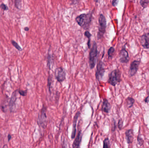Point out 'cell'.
Wrapping results in <instances>:
<instances>
[{
    "label": "cell",
    "mask_w": 149,
    "mask_h": 148,
    "mask_svg": "<svg viewBox=\"0 0 149 148\" xmlns=\"http://www.w3.org/2000/svg\"><path fill=\"white\" fill-rule=\"evenodd\" d=\"M92 19V14H83L78 16L76 21L79 26L84 29H89Z\"/></svg>",
    "instance_id": "cell-1"
},
{
    "label": "cell",
    "mask_w": 149,
    "mask_h": 148,
    "mask_svg": "<svg viewBox=\"0 0 149 148\" xmlns=\"http://www.w3.org/2000/svg\"><path fill=\"white\" fill-rule=\"evenodd\" d=\"M98 54V51L97 44L94 41L93 47L91 48L89 55V67L91 69H93L95 67L97 58Z\"/></svg>",
    "instance_id": "cell-2"
},
{
    "label": "cell",
    "mask_w": 149,
    "mask_h": 148,
    "mask_svg": "<svg viewBox=\"0 0 149 148\" xmlns=\"http://www.w3.org/2000/svg\"><path fill=\"white\" fill-rule=\"evenodd\" d=\"M121 72L118 69L112 71L109 75V83L112 86H116L121 81Z\"/></svg>",
    "instance_id": "cell-3"
},
{
    "label": "cell",
    "mask_w": 149,
    "mask_h": 148,
    "mask_svg": "<svg viewBox=\"0 0 149 148\" xmlns=\"http://www.w3.org/2000/svg\"><path fill=\"white\" fill-rule=\"evenodd\" d=\"M99 31L97 34V37L98 39H101L104 34L106 32V18L102 14H100L99 17Z\"/></svg>",
    "instance_id": "cell-4"
},
{
    "label": "cell",
    "mask_w": 149,
    "mask_h": 148,
    "mask_svg": "<svg viewBox=\"0 0 149 148\" xmlns=\"http://www.w3.org/2000/svg\"><path fill=\"white\" fill-rule=\"evenodd\" d=\"M47 116L46 115V107L45 106H43V107L39 114V117L38 119V123L39 126L43 128H45L46 127Z\"/></svg>",
    "instance_id": "cell-5"
},
{
    "label": "cell",
    "mask_w": 149,
    "mask_h": 148,
    "mask_svg": "<svg viewBox=\"0 0 149 148\" xmlns=\"http://www.w3.org/2000/svg\"><path fill=\"white\" fill-rule=\"evenodd\" d=\"M55 76L57 80L59 82H63L65 80L66 77V73L63 67H59L55 71Z\"/></svg>",
    "instance_id": "cell-6"
},
{
    "label": "cell",
    "mask_w": 149,
    "mask_h": 148,
    "mask_svg": "<svg viewBox=\"0 0 149 148\" xmlns=\"http://www.w3.org/2000/svg\"><path fill=\"white\" fill-rule=\"evenodd\" d=\"M96 68V71L95 74V77L99 81L102 79L105 71L103 63L101 61H100L98 63Z\"/></svg>",
    "instance_id": "cell-7"
},
{
    "label": "cell",
    "mask_w": 149,
    "mask_h": 148,
    "mask_svg": "<svg viewBox=\"0 0 149 148\" xmlns=\"http://www.w3.org/2000/svg\"><path fill=\"white\" fill-rule=\"evenodd\" d=\"M130 58L127 51L125 49H123L119 53V61L121 63H127L129 61Z\"/></svg>",
    "instance_id": "cell-8"
},
{
    "label": "cell",
    "mask_w": 149,
    "mask_h": 148,
    "mask_svg": "<svg viewBox=\"0 0 149 148\" xmlns=\"http://www.w3.org/2000/svg\"><path fill=\"white\" fill-rule=\"evenodd\" d=\"M140 63V61L137 60H134L131 63L129 70V73L130 76H133L136 73L138 69Z\"/></svg>",
    "instance_id": "cell-9"
},
{
    "label": "cell",
    "mask_w": 149,
    "mask_h": 148,
    "mask_svg": "<svg viewBox=\"0 0 149 148\" xmlns=\"http://www.w3.org/2000/svg\"><path fill=\"white\" fill-rule=\"evenodd\" d=\"M141 43L145 49H149V33L143 35L141 37Z\"/></svg>",
    "instance_id": "cell-10"
},
{
    "label": "cell",
    "mask_w": 149,
    "mask_h": 148,
    "mask_svg": "<svg viewBox=\"0 0 149 148\" xmlns=\"http://www.w3.org/2000/svg\"><path fill=\"white\" fill-rule=\"evenodd\" d=\"M80 113L78 112L76 114L75 116L74 117L73 122V129L71 133V138L72 139H73L76 136V123L78 120V118L80 116Z\"/></svg>",
    "instance_id": "cell-11"
},
{
    "label": "cell",
    "mask_w": 149,
    "mask_h": 148,
    "mask_svg": "<svg viewBox=\"0 0 149 148\" xmlns=\"http://www.w3.org/2000/svg\"><path fill=\"white\" fill-rule=\"evenodd\" d=\"M111 109V105L107 99H104L102 106V110L105 113H108Z\"/></svg>",
    "instance_id": "cell-12"
},
{
    "label": "cell",
    "mask_w": 149,
    "mask_h": 148,
    "mask_svg": "<svg viewBox=\"0 0 149 148\" xmlns=\"http://www.w3.org/2000/svg\"><path fill=\"white\" fill-rule=\"evenodd\" d=\"M82 139V132L80 131L78 132V135L76 138L73 143L72 144V147L73 148L79 147Z\"/></svg>",
    "instance_id": "cell-13"
},
{
    "label": "cell",
    "mask_w": 149,
    "mask_h": 148,
    "mask_svg": "<svg viewBox=\"0 0 149 148\" xmlns=\"http://www.w3.org/2000/svg\"><path fill=\"white\" fill-rule=\"evenodd\" d=\"M125 138L128 144L132 143L133 140V133L132 129H129L126 131Z\"/></svg>",
    "instance_id": "cell-14"
},
{
    "label": "cell",
    "mask_w": 149,
    "mask_h": 148,
    "mask_svg": "<svg viewBox=\"0 0 149 148\" xmlns=\"http://www.w3.org/2000/svg\"><path fill=\"white\" fill-rule=\"evenodd\" d=\"M16 100V91L13 92L12 96L11 97L10 101L9 103V108L10 111L12 112L14 110V107L15 106V101Z\"/></svg>",
    "instance_id": "cell-15"
},
{
    "label": "cell",
    "mask_w": 149,
    "mask_h": 148,
    "mask_svg": "<svg viewBox=\"0 0 149 148\" xmlns=\"http://www.w3.org/2000/svg\"><path fill=\"white\" fill-rule=\"evenodd\" d=\"M135 100L132 97H128L126 100V103L128 108L132 107L134 104Z\"/></svg>",
    "instance_id": "cell-16"
},
{
    "label": "cell",
    "mask_w": 149,
    "mask_h": 148,
    "mask_svg": "<svg viewBox=\"0 0 149 148\" xmlns=\"http://www.w3.org/2000/svg\"><path fill=\"white\" fill-rule=\"evenodd\" d=\"M110 147V141L108 138H106L103 141V148H109Z\"/></svg>",
    "instance_id": "cell-17"
},
{
    "label": "cell",
    "mask_w": 149,
    "mask_h": 148,
    "mask_svg": "<svg viewBox=\"0 0 149 148\" xmlns=\"http://www.w3.org/2000/svg\"><path fill=\"white\" fill-rule=\"evenodd\" d=\"M115 52V49L113 47H111L108 50V55L109 58H112Z\"/></svg>",
    "instance_id": "cell-18"
},
{
    "label": "cell",
    "mask_w": 149,
    "mask_h": 148,
    "mask_svg": "<svg viewBox=\"0 0 149 148\" xmlns=\"http://www.w3.org/2000/svg\"><path fill=\"white\" fill-rule=\"evenodd\" d=\"M149 0H140V4L141 6L145 8L148 6L149 4Z\"/></svg>",
    "instance_id": "cell-19"
},
{
    "label": "cell",
    "mask_w": 149,
    "mask_h": 148,
    "mask_svg": "<svg viewBox=\"0 0 149 148\" xmlns=\"http://www.w3.org/2000/svg\"><path fill=\"white\" fill-rule=\"evenodd\" d=\"M22 2V0H15V6L17 9H21Z\"/></svg>",
    "instance_id": "cell-20"
},
{
    "label": "cell",
    "mask_w": 149,
    "mask_h": 148,
    "mask_svg": "<svg viewBox=\"0 0 149 148\" xmlns=\"http://www.w3.org/2000/svg\"><path fill=\"white\" fill-rule=\"evenodd\" d=\"M11 43L13 45V46L15 47L16 49H17L19 51H22V49L19 45L17 43H16L15 41H11Z\"/></svg>",
    "instance_id": "cell-21"
},
{
    "label": "cell",
    "mask_w": 149,
    "mask_h": 148,
    "mask_svg": "<svg viewBox=\"0 0 149 148\" xmlns=\"http://www.w3.org/2000/svg\"><path fill=\"white\" fill-rule=\"evenodd\" d=\"M51 63H52V57L51 55L50 54H48V57H47V66L49 68V69H51Z\"/></svg>",
    "instance_id": "cell-22"
},
{
    "label": "cell",
    "mask_w": 149,
    "mask_h": 148,
    "mask_svg": "<svg viewBox=\"0 0 149 148\" xmlns=\"http://www.w3.org/2000/svg\"><path fill=\"white\" fill-rule=\"evenodd\" d=\"M52 79L51 76H49L48 79V87L50 93L51 92L52 87Z\"/></svg>",
    "instance_id": "cell-23"
},
{
    "label": "cell",
    "mask_w": 149,
    "mask_h": 148,
    "mask_svg": "<svg viewBox=\"0 0 149 148\" xmlns=\"http://www.w3.org/2000/svg\"><path fill=\"white\" fill-rule=\"evenodd\" d=\"M123 121L122 120H119L118 122V127L119 128V129H121L123 128Z\"/></svg>",
    "instance_id": "cell-24"
},
{
    "label": "cell",
    "mask_w": 149,
    "mask_h": 148,
    "mask_svg": "<svg viewBox=\"0 0 149 148\" xmlns=\"http://www.w3.org/2000/svg\"><path fill=\"white\" fill-rule=\"evenodd\" d=\"M0 8L3 10V11H7L8 10V7L6 5L4 4H2L0 5Z\"/></svg>",
    "instance_id": "cell-25"
},
{
    "label": "cell",
    "mask_w": 149,
    "mask_h": 148,
    "mask_svg": "<svg viewBox=\"0 0 149 148\" xmlns=\"http://www.w3.org/2000/svg\"><path fill=\"white\" fill-rule=\"evenodd\" d=\"M85 36H86V37H87L89 40H90V37H91V36H92V35H91V34L89 33V31H86L85 32Z\"/></svg>",
    "instance_id": "cell-26"
},
{
    "label": "cell",
    "mask_w": 149,
    "mask_h": 148,
    "mask_svg": "<svg viewBox=\"0 0 149 148\" xmlns=\"http://www.w3.org/2000/svg\"><path fill=\"white\" fill-rule=\"evenodd\" d=\"M18 92L20 94L22 95V96H25L27 94V90H19Z\"/></svg>",
    "instance_id": "cell-27"
},
{
    "label": "cell",
    "mask_w": 149,
    "mask_h": 148,
    "mask_svg": "<svg viewBox=\"0 0 149 148\" xmlns=\"http://www.w3.org/2000/svg\"><path fill=\"white\" fill-rule=\"evenodd\" d=\"M119 0H112V5L113 6L116 7L119 3Z\"/></svg>",
    "instance_id": "cell-28"
},
{
    "label": "cell",
    "mask_w": 149,
    "mask_h": 148,
    "mask_svg": "<svg viewBox=\"0 0 149 148\" xmlns=\"http://www.w3.org/2000/svg\"><path fill=\"white\" fill-rule=\"evenodd\" d=\"M138 142L139 144L140 145V146H142L143 145V140L140 138V137H139L138 136Z\"/></svg>",
    "instance_id": "cell-29"
},
{
    "label": "cell",
    "mask_w": 149,
    "mask_h": 148,
    "mask_svg": "<svg viewBox=\"0 0 149 148\" xmlns=\"http://www.w3.org/2000/svg\"><path fill=\"white\" fill-rule=\"evenodd\" d=\"M113 126L112 127V131H115L116 129V121L114 120L113 121Z\"/></svg>",
    "instance_id": "cell-30"
},
{
    "label": "cell",
    "mask_w": 149,
    "mask_h": 148,
    "mask_svg": "<svg viewBox=\"0 0 149 148\" xmlns=\"http://www.w3.org/2000/svg\"><path fill=\"white\" fill-rule=\"evenodd\" d=\"M145 102L147 103H148L149 102V96L147 97L145 99Z\"/></svg>",
    "instance_id": "cell-31"
},
{
    "label": "cell",
    "mask_w": 149,
    "mask_h": 148,
    "mask_svg": "<svg viewBox=\"0 0 149 148\" xmlns=\"http://www.w3.org/2000/svg\"><path fill=\"white\" fill-rule=\"evenodd\" d=\"M24 30L26 31H28L29 30V28H28V27H25V28H24Z\"/></svg>",
    "instance_id": "cell-32"
},
{
    "label": "cell",
    "mask_w": 149,
    "mask_h": 148,
    "mask_svg": "<svg viewBox=\"0 0 149 148\" xmlns=\"http://www.w3.org/2000/svg\"><path fill=\"white\" fill-rule=\"evenodd\" d=\"M11 135L9 134L8 135V141H10L11 140Z\"/></svg>",
    "instance_id": "cell-33"
},
{
    "label": "cell",
    "mask_w": 149,
    "mask_h": 148,
    "mask_svg": "<svg viewBox=\"0 0 149 148\" xmlns=\"http://www.w3.org/2000/svg\"><path fill=\"white\" fill-rule=\"evenodd\" d=\"M78 1V0H73V3L74 4H76V3H77Z\"/></svg>",
    "instance_id": "cell-34"
},
{
    "label": "cell",
    "mask_w": 149,
    "mask_h": 148,
    "mask_svg": "<svg viewBox=\"0 0 149 148\" xmlns=\"http://www.w3.org/2000/svg\"><path fill=\"white\" fill-rule=\"evenodd\" d=\"M94 1H95V2H96V3H97V2H99V0H94Z\"/></svg>",
    "instance_id": "cell-35"
},
{
    "label": "cell",
    "mask_w": 149,
    "mask_h": 148,
    "mask_svg": "<svg viewBox=\"0 0 149 148\" xmlns=\"http://www.w3.org/2000/svg\"><path fill=\"white\" fill-rule=\"evenodd\" d=\"M148 95H149V90H148Z\"/></svg>",
    "instance_id": "cell-36"
},
{
    "label": "cell",
    "mask_w": 149,
    "mask_h": 148,
    "mask_svg": "<svg viewBox=\"0 0 149 148\" xmlns=\"http://www.w3.org/2000/svg\"></svg>",
    "instance_id": "cell-37"
}]
</instances>
